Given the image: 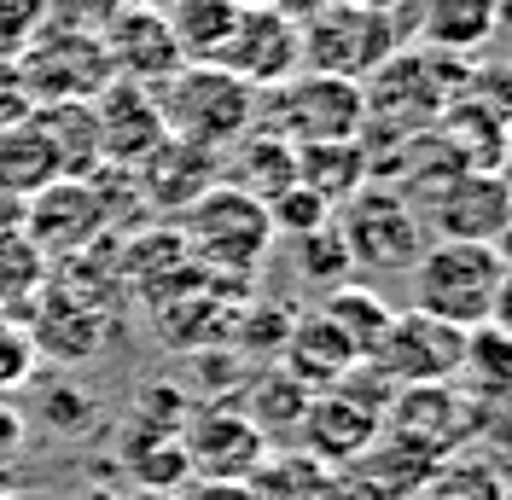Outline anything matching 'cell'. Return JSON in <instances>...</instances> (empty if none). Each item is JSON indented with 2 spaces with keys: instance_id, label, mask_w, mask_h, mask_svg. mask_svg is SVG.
Listing matches in <instances>:
<instances>
[{
  "instance_id": "obj_33",
  "label": "cell",
  "mask_w": 512,
  "mask_h": 500,
  "mask_svg": "<svg viewBox=\"0 0 512 500\" xmlns=\"http://www.w3.org/2000/svg\"><path fill=\"white\" fill-rule=\"evenodd\" d=\"M291 262H297V274L303 280L326 285V291H338V285H350V250H344V239H338V227L326 221V227H315V233H297L291 239Z\"/></svg>"
},
{
  "instance_id": "obj_9",
  "label": "cell",
  "mask_w": 512,
  "mask_h": 500,
  "mask_svg": "<svg viewBox=\"0 0 512 500\" xmlns=\"http://www.w3.org/2000/svg\"><path fill=\"white\" fill-rule=\"evenodd\" d=\"M361 123H367L361 82L297 70L291 82L274 88V99H268V123L262 128L280 134L286 146H320V140H355Z\"/></svg>"
},
{
  "instance_id": "obj_16",
  "label": "cell",
  "mask_w": 512,
  "mask_h": 500,
  "mask_svg": "<svg viewBox=\"0 0 512 500\" xmlns=\"http://www.w3.org/2000/svg\"><path fill=\"white\" fill-rule=\"evenodd\" d=\"M94 134H99V163L111 169H140L146 157L169 140V128L158 117V99L152 88H134V82H105L94 99Z\"/></svg>"
},
{
  "instance_id": "obj_27",
  "label": "cell",
  "mask_w": 512,
  "mask_h": 500,
  "mask_svg": "<svg viewBox=\"0 0 512 500\" xmlns=\"http://www.w3.org/2000/svg\"><path fill=\"white\" fill-rule=\"evenodd\" d=\"M245 489L256 500H332V466H320L303 448H268L262 466L245 477Z\"/></svg>"
},
{
  "instance_id": "obj_3",
  "label": "cell",
  "mask_w": 512,
  "mask_h": 500,
  "mask_svg": "<svg viewBox=\"0 0 512 500\" xmlns=\"http://www.w3.org/2000/svg\"><path fill=\"white\" fill-rule=\"evenodd\" d=\"M501 250L495 245H472V239H437L419 250L414 274V309L431 320H448L460 332H472L489 320V297L501 280Z\"/></svg>"
},
{
  "instance_id": "obj_30",
  "label": "cell",
  "mask_w": 512,
  "mask_h": 500,
  "mask_svg": "<svg viewBox=\"0 0 512 500\" xmlns=\"http://www.w3.org/2000/svg\"><path fill=\"white\" fill-rule=\"evenodd\" d=\"M320 314L338 326V338H344V344H350L361 361L373 355V344L384 338V326L396 320V309L384 303L379 291H367V285H355V280H350V285H338V291H326Z\"/></svg>"
},
{
  "instance_id": "obj_8",
  "label": "cell",
  "mask_w": 512,
  "mask_h": 500,
  "mask_svg": "<svg viewBox=\"0 0 512 500\" xmlns=\"http://www.w3.org/2000/svg\"><path fill=\"white\" fill-rule=\"evenodd\" d=\"M12 70H18V88L30 94V105L94 99L99 88L111 82V64H105L99 35L76 30V24H59V18H47V24L12 53Z\"/></svg>"
},
{
  "instance_id": "obj_34",
  "label": "cell",
  "mask_w": 512,
  "mask_h": 500,
  "mask_svg": "<svg viewBox=\"0 0 512 500\" xmlns=\"http://www.w3.org/2000/svg\"><path fill=\"white\" fill-rule=\"evenodd\" d=\"M187 419H192V402L175 384H146L134 396V431H146V437H181Z\"/></svg>"
},
{
  "instance_id": "obj_15",
  "label": "cell",
  "mask_w": 512,
  "mask_h": 500,
  "mask_svg": "<svg viewBox=\"0 0 512 500\" xmlns=\"http://www.w3.org/2000/svg\"><path fill=\"white\" fill-rule=\"evenodd\" d=\"M99 47H105V64H111V82H134V88H158L163 76L181 70V47L163 24L158 6L134 0L123 6L105 30H99Z\"/></svg>"
},
{
  "instance_id": "obj_10",
  "label": "cell",
  "mask_w": 512,
  "mask_h": 500,
  "mask_svg": "<svg viewBox=\"0 0 512 500\" xmlns=\"http://www.w3.org/2000/svg\"><path fill=\"white\" fill-rule=\"evenodd\" d=\"M460 349H466V332H460V326L408 309L384 326V338L373 344L367 367H373L390 390H408V384H454Z\"/></svg>"
},
{
  "instance_id": "obj_40",
  "label": "cell",
  "mask_w": 512,
  "mask_h": 500,
  "mask_svg": "<svg viewBox=\"0 0 512 500\" xmlns=\"http://www.w3.org/2000/svg\"><path fill=\"white\" fill-rule=\"evenodd\" d=\"M24 227V198H12V192L0 187V239H12Z\"/></svg>"
},
{
  "instance_id": "obj_18",
  "label": "cell",
  "mask_w": 512,
  "mask_h": 500,
  "mask_svg": "<svg viewBox=\"0 0 512 500\" xmlns=\"http://www.w3.org/2000/svg\"><path fill=\"white\" fill-rule=\"evenodd\" d=\"M216 169H222L216 152H198V146H187V140H163L158 152L146 157L140 169H128V175H134V192H140L146 210L181 216L192 198H204V192L222 181Z\"/></svg>"
},
{
  "instance_id": "obj_24",
  "label": "cell",
  "mask_w": 512,
  "mask_h": 500,
  "mask_svg": "<svg viewBox=\"0 0 512 500\" xmlns=\"http://www.w3.org/2000/svg\"><path fill=\"white\" fill-rule=\"evenodd\" d=\"M454 390L472 396L478 407H507L512 402V338L507 332H495V326H472V332H466Z\"/></svg>"
},
{
  "instance_id": "obj_6",
  "label": "cell",
  "mask_w": 512,
  "mask_h": 500,
  "mask_svg": "<svg viewBox=\"0 0 512 500\" xmlns=\"http://www.w3.org/2000/svg\"><path fill=\"white\" fill-rule=\"evenodd\" d=\"M361 367V361H355ZM355 367L332 390H315L309 396V407H303V419H297V448L303 454H315L320 466H350V460H361L373 442H379L384 431V402H390V384L384 378H373V390H361V378H355Z\"/></svg>"
},
{
  "instance_id": "obj_13",
  "label": "cell",
  "mask_w": 512,
  "mask_h": 500,
  "mask_svg": "<svg viewBox=\"0 0 512 500\" xmlns=\"http://www.w3.org/2000/svg\"><path fill=\"white\" fill-rule=\"evenodd\" d=\"M181 454H187V477H204V483H245V477L262 466L268 437H262L233 402H216V407H192L187 431H181Z\"/></svg>"
},
{
  "instance_id": "obj_11",
  "label": "cell",
  "mask_w": 512,
  "mask_h": 500,
  "mask_svg": "<svg viewBox=\"0 0 512 500\" xmlns=\"http://www.w3.org/2000/svg\"><path fill=\"white\" fill-rule=\"evenodd\" d=\"M483 413L489 407L460 396L454 384H408V390H390L384 402V437L408 442L431 460H454V448H466Z\"/></svg>"
},
{
  "instance_id": "obj_23",
  "label": "cell",
  "mask_w": 512,
  "mask_h": 500,
  "mask_svg": "<svg viewBox=\"0 0 512 500\" xmlns=\"http://www.w3.org/2000/svg\"><path fill=\"white\" fill-rule=\"evenodd\" d=\"M30 344H35V355H53V361H82V355H94V344H99L94 303H82L70 285L47 291V297H41V314H35V326H30Z\"/></svg>"
},
{
  "instance_id": "obj_22",
  "label": "cell",
  "mask_w": 512,
  "mask_h": 500,
  "mask_svg": "<svg viewBox=\"0 0 512 500\" xmlns=\"http://www.w3.org/2000/svg\"><path fill=\"white\" fill-rule=\"evenodd\" d=\"M158 12L181 47V64H216L245 6L239 0H163Z\"/></svg>"
},
{
  "instance_id": "obj_12",
  "label": "cell",
  "mask_w": 512,
  "mask_h": 500,
  "mask_svg": "<svg viewBox=\"0 0 512 500\" xmlns=\"http://www.w3.org/2000/svg\"><path fill=\"white\" fill-rule=\"evenodd\" d=\"M18 233H24V245H30L35 256H47V262L88 250V239L105 233V204H99L94 181H88V175H59V181H47L41 192H30Z\"/></svg>"
},
{
  "instance_id": "obj_20",
  "label": "cell",
  "mask_w": 512,
  "mask_h": 500,
  "mask_svg": "<svg viewBox=\"0 0 512 500\" xmlns=\"http://www.w3.org/2000/svg\"><path fill=\"white\" fill-rule=\"evenodd\" d=\"M501 30V12L495 0H419L414 6V35L425 53H443V59H466L489 47Z\"/></svg>"
},
{
  "instance_id": "obj_36",
  "label": "cell",
  "mask_w": 512,
  "mask_h": 500,
  "mask_svg": "<svg viewBox=\"0 0 512 500\" xmlns=\"http://www.w3.org/2000/svg\"><path fill=\"white\" fill-rule=\"evenodd\" d=\"M47 24V0H0V59H12Z\"/></svg>"
},
{
  "instance_id": "obj_44",
  "label": "cell",
  "mask_w": 512,
  "mask_h": 500,
  "mask_svg": "<svg viewBox=\"0 0 512 500\" xmlns=\"http://www.w3.org/2000/svg\"><path fill=\"white\" fill-rule=\"evenodd\" d=\"M501 477H507V500H512V471H501Z\"/></svg>"
},
{
  "instance_id": "obj_37",
  "label": "cell",
  "mask_w": 512,
  "mask_h": 500,
  "mask_svg": "<svg viewBox=\"0 0 512 500\" xmlns=\"http://www.w3.org/2000/svg\"><path fill=\"white\" fill-rule=\"evenodd\" d=\"M30 373H35L30 332H24L18 320H6V314H0V390H6V384H24Z\"/></svg>"
},
{
  "instance_id": "obj_31",
  "label": "cell",
  "mask_w": 512,
  "mask_h": 500,
  "mask_svg": "<svg viewBox=\"0 0 512 500\" xmlns=\"http://www.w3.org/2000/svg\"><path fill=\"white\" fill-rule=\"evenodd\" d=\"M425 500H507V477L489 460H472V454H454L431 471V483L419 489Z\"/></svg>"
},
{
  "instance_id": "obj_17",
  "label": "cell",
  "mask_w": 512,
  "mask_h": 500,
  "mask_svg": "<svg viewBox=\"0 0 512 500\" xmlns=\"http://www.w3.org/2000/svg\"><path fill=\"white\" fill-rule=\"evenodd\" d=\"M419 216L437 221V239H472V245H495L501 239V227L512 216V181L495 169V175H483V169H466V175H454Z\"/></svg>"
},
{
  "instance_id": "obj_7",
  "label": "cell",
  "mask_w": 512,
  "mask_h": 500,
  "mask_svg": "<svg viewBox=\"0 0 512 500\" xmlns=\"http://www.w3.org/2000/svg\"><path fill=\"white\" fill-rule=\"evenodd\" d=\"M332 227L350 250V268H379V274H408L425 250V233H419V210L384 181H367V187L344 198L332 210Z\"/></svg>"
},
{
  "instance_id": "obj_28",
  "label": "cell",
  "mask_w": 512,
  "mask_h": 500,
  "mask_svg": "<svg viewBox=\"0 0 512 500\" xmlns=\"http://www.w3.org/2000/svg\"><path fill=\"white\" fill-rule=\"evenodd\" d=\"M59 175H64L59 157H53V146L41 140V128L30 117L0 128V187L12 192V198H30V192H41L47 181H59Z\"/></svg>"
},
{
  "instance_id": "obj_4",
  "label": "cell",
  "mask_w": 512,
  "mask_h": 500,
  "mask_svg": "<svg viewBox=\"0 0 512 500\" xmlns=\"http://www.w3.org/2000/svg\"><path fill=\"white\" fill-rule=\"evenodd\" d=\"M297 30H303V70L344 76V82H367L390 53L408 47L396 18H384L373 6H355V0H326Z\"/></svg>"
},
{
  "instance_id": "obj_5",
  "label": "cell",
  "mask_w": 512,
  "mask_h": 500,
  "mask_svg": "<svg viewBox=\"0 0 512 500\" xmlns=\"http://www.w3.org/2000/svg\"><path fill=\"white\" fill-rule=\"evenodd\" d=\"M448 76L443 53H425V47H402L361 82V105H367V123L361 128H379V134H425L437 128L448 105H454V82Z\"/></svg>"
},
{
  "instance_id": "obj_26",
  "label": "cell",
  "mask_w": 512,
  "mask_h": 500,
  "mask_svg": "<svg viewBox=\"0 0 512 500\" xmlns=\"http://www.w3.org/2000/svg\"><path fill=\"white\" fill-rule=\"evenodd\" d=\"M297 181L338 210L373 181V163L361 152V140H320V146H297Z\"/></svg>"
},
{
  "instance_id": "obj_19",
  "label": "cell",
  "mask_w": 512,
  "mask_h": 500,
  "mask_svg": "<svg viewBox=\"0 0 512 500\" xmlns=\"http://www.w3.org/2000/svg\"><path fill=\"white\" fill-rule=\"evenodd\" d=\"M355 361H361V355L338 338V326H332L320 309H309V314H297V320H291L286 349H280V361H274V367H286V373L315 396V390H332Z\"/></svg>"
},
{
  "instance_id": "obj_41",
  "label": "cell",
  "mask_w": 512,
  "mask_h": 500,
  "mask_svg": "<svg viewBox=\"0 0 512 500\" xmlns=\"http://www.w3.org/2000/svg\"><path fill=\"white\" fill-rule=\"evenodd\" d=\"M18 437H24V419H18L12 407H0V454H6V448H12Z\"/></svg>"
},
{
  "instance_id": "obj_1",
  "label": "cell",
  "mask_w": 512,
  "mask_h": 500,
  "mask_svg": "<svg viewBox=\"0 0 512 500\" xmlns=\"http://www.w3.org/2000/svg\"><path fill=\"white\" fill-rule=\"evenodd\" d=\"M152 99H158L169 140H187L198 152L222 157L256 128V88L227 76L222 64H181L175 76H163L152 88Z\"/></svg>"
},
{
  "instance_id": "obj_43",
  "label": "cell",
  "mask_w": 512,
  "mask_h": 500,
  "mask_svg": "<svg viewBox=\"0 0 512 500\" xmlns=\"http://www.w3.org/2000/svg\"><path fill=\"white\" fill-rule=\"evenodd\" d=\"M123 500H175V495H163V489H134V495H123Z\"/></svg>"
},
{
  "instance_id": "obj_2",
  "label": "cell",
  "mask_w": 512,
  "mask_h": 500,
  "mask_svg": "<svg viewBox=\"0 0 512 500\" xmlns=\"http://www.w3.org/2000/svg\"><path fill=\"white\" fill-rule=\"evenodd\" d=\"M175 233L187 245L192 268H204L210 280H251L274 250L268 210L256 198H245L239 187H227V181H216L204 198H192L175 221Z\"/></svg>"
},
{
  "instance_id": "obj_21",
  "label": "cell",
  "mask_w": 512,
  "mask_h": 500,
  "mask_svg": "<svg viewBox=\"0 0 512 500\" xmlns=\"http://www.w3.org/2000/svg\"><path fill=\"white\" fill-rule=\"evenodd\" d=\"M222 169H227V187H239L245 198L268 204V198H280L297 181V146H286L268 128H251L239 146L222 152Z\"/></svg>"
},
{
  "instance_id": "obj_25",
  "label": "cell",
  "mask_w": 512,
  "mask_h": 500,
  "mask_svg": "<svg viewBox=\"0 0 512 500\" xmlns=\"http://www.w3.org/2000/svg\"><path fill=\"white\" fill-rule=\"evenodd\" d=\"M30 123L41 128V140L53 146L64 175H94L99 169V134H94V105H88V99L30 105Z\"/></svg>"
},
{
  "instance_id": "obj_42",
  "label": "cell",
  "mask_w": 512,
  "mask_h": 500,
  "mask_svg": "<svg viewBox=\"0 0 512 500\" xmlns=\"http://www.w3.org/2000/svg\"><path fill=\"white\" fill-rule=\"evenodd\" d=\"M495 250H501V262H512V216H507V227H501V239H495Z\"/></svg>"
},
{
  "instance_id": "obj_32",
  "label": "cell",
  "mask_w": 512,
  "mask_h": 500,
  "mask_svg": "<svg viewBox=\"0 0 512 500\" xmlns=\"http://www.w3.org/2000/svg\"><path fill=\"white\" fill-rule=\"evenodd\" d=\"M291 320H297V314H286V303H280V309H274V303H251V309H233L227 344L239 349V355H251V361H280Z\"/></svg>"
},
{
  "instance_id": "obj_14",
  "label": "cell",
  "mask_w": 512,
  "mask_h": 500,
  "mask_svg": "<svg viewBox=\"0 0 512 500\" xmlns=\"http://www.w3.org/2000/svg\"><path fill=\"white\" fill-rule=\"evenodd\" d=\"M216 64L227 76H239L245 88H256V94L280 88L303 70V30H297V18L274 12V6H245L239 24H233V41L222 47Z\"/></svg>"
},
{
  "instance_id": "obj_35",
  "label": "cell",
  "mask_w": 512,
  "mask_h": 500,
  "mask_svg": "<svg viewBox=\"0 0 512 500\" xmlns=\"http://www.w3.org/2000/svg\"><path fill=\"white\" fill-rule=\"evenodd\" d=\"M262 210H268V221H274V233H280V239L315 233V227H326V221H332V204H326V198H315L303 181H291V187L280 192V198H268Z\"/></svg>"
},
{
  "instance_id": "obj_29",
  "label": "cell",
  "mask_w": 512,
  "mask_h": 500,
  "mask_svg": "<svg viewBox=\"0 0 512 500\" xmlns=\"http://www.w3.org/2000/svg\"><path fill=\"white\" fill-rule=\"evenodd\" d=\"M245 419H251L262 437H280V431H297V419H303V407H309V390L286 373V367H262V373L245 384V402H233Z\"/></svg>"
},
{
  "instance_id": "obj_38",
  "label": "cell",
  "mask_w": 512,
  "mask_h": 500,
  "mask_svg": "<svg viewBox=\"0 0 512 500\" xmlns=\"http://www.w3.org/2000/svg\"><path fill=\"white\" fill-rule=\"evenodd\" d=\"M483 326H495V332L512 338V262L501 268V280H495V297H489V320Z\"/></svg>"
},
{
  "instance_id": "obj_39",
  "label": "cell",
  "mask_w": 512,
  "mask_h": 500,
  "mask_svg": "<svg viewBox=\"0 0 512 500\" xmlns=\"http://www.w3.org/2000/svg\"><path fill=\"white\" fill-rule=\"evenodd\" d=\"M175 500H256L245 483H204V477H187V495Z\"/></svg>"
}]
</instances>
